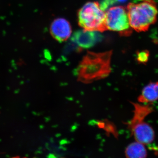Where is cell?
Here are the masks:
<instances>
[{
    "label": "cell",
    "mask_w": 158,
    "mask_h": 158,
    "mask_svg": "<svg viewBox=\"0 0 158 158\" xmlns=\"http://www.w3.org/2000/svg\"><path fill=\"white\" fill-rule=\"evenodd\" d=\"M128 0H104L100 5L102 9L106 11L105 10L109 9V7H111L116 4L126 2Z\"/></svg>",
    "instance_id": "cell-10"
},
{
    "label": "cell",
    "mask_w": 158,
    "mask_h": 158,
    "mask_svg": "<svg viewBox=\"0 0 158 158\" xmlns=\"http://www.w3.org/2000/svg\"><path fill=\"white\" fill-rule=\"evenodd\" d=\"M79 25L85 30L103 32L106 27V13L97 2L86 3L78 12Z\"/></svg>",
    "instance_id": "cell-3"
},
{
    "label": "cell",
    "mask_w": 158,
    "mask_h": 158,
    "mask_svg": "<svg viewBox=\"0 0 158 158\" xmlns=\"http://www.w3.org/2000/svg\"><path fill=\"white\" fill-rule=\"evenodd\" d=\"M107 30L115 31L123 36H129L132 33L127 9L121 6L110 7L106 12Z\"/></svg>",
    "instance_id": "cell-5"
},
{
    "label": "cell",
    "mask_w": 158,
    "mask_h": 158,
    "mask_svg": "<svg viewBox=\"0 0 158 158\" xmlns=\"http://www.w3.org/2000/svg\"><path fill=\"white\" fill-rule=\"evenodd\" d=\"M125 153L127 158H143L147 156V150L144 144L137 141L128 145Z\"/></svg>",
    "instance_id": "cell-9"
},
{
    "label": "cell",
    "mask_w": 158,
    "mask_h": 158,
    "mask_svg": "<svg viewBox=\"0 0 158 158\" xmlns=\"http://www.w3.org/2000/svg\"><path fill=\"white\" fill-rule=\"evenodd\" d=\"M102 39V36L98 31H87L85 29L75 32L72 40L83 48L92 47Z\"/></svg>",
    "instance_id": "cell-6"
},
{
    "label": "cell",
    "mask_w": 158,
    "mask_h": 158,
    "mask_svg": "<svg viewBox=\"0 0 158 158\" xmlns=\"http://www.w3.org/2000/svg\"><path fill=\"white\" fill-rule=\"evenodd\" d=\"M134 116L128 123L132 134L136 141L142 144H148L154 140L155 134L154 130L144 121V118L152 112L148 106L134 104Z\"/></svg>",
    "instance_id": "cell-4"
},
{
    "label": "cell",
    "mask_w": 158,
    "mask_h": 158,
    "mask_svg": "<svg viewBox=\"0 0 158 158\" xmlns=\"http://www.w3.org/2000/svg\"><path fill=\"white\" fill-rule=\"evenodd\" d=\"M158 100V82H151L144 87L138 101L143 103H148Z\"/></svg>",
    "instance_id": "cell-8"
},
{
    "label": "cell",
    "mask_w": 158,
    "mask_h": 158,
    "mask_svg": "<svg viewBox=\"0 0 158 158\" xmlns=\"http://www.w3.org/2000/svg\"><path fill=\"white\" fill-rule=\"evenodd\" d=\"M132 29L147 31L156 21L158 10L154 0H133L127 7Z\"/></svg>",
    "instance_id": "cell-2"
},
{
    "label": "cell",
    "mask_w": 158,
    "mask_h": 158,
    "mask_svg": "<svg viewBox=\"0 0 158 158\" xmlns=\"http://www.w3.org/2000/svg\"><path fill=\"white\" fill-rule=\"evenodd\" d=\"M149 54L147 50L140 51L137 54V61L141 63H146L148 61Z\"/></svg>",
    "instance_id": "cell-11"
},
{
    "label": "cell",
    "mask_w": 158,
    "mask_h": 158,
    "mask_svg": "<svg viewBox=\"0 0 158 158\" xmlns=\"http://www.w3.org/2000/svg\"><path fill=\"white\" fill-rule=\"evenodd\" d=\"M112 52L102 53L88 52L77 69L78 80L84 83L108 77L111 72Z\"/></svg>",
    "instance_id": "cell-1"
},
{
    "label": "cell",
    "mask_w": 158,
    "mask_h": 158,
    "mask_svg": "<svg viewBox=\"0 0 158 158\" xmlns=\"http://www.w3.org/2000/svg\"><path fill=\"white\" fill-rule=\"evenodd\" d=\"M50 31L54 39L62 42L70 37L72 28L68 21L65 19L58 18L54 20L51 24Z\"/></svg>",
    "instance_id": "cell-7"
}]
</instances>
